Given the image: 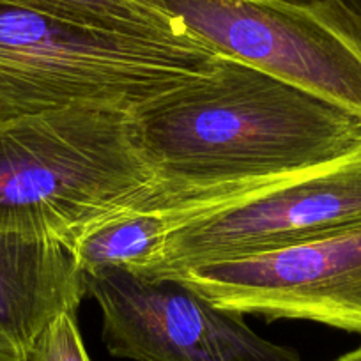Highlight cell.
Returning a JSON list of instances; mask_svg holds the SVG:
<instances>
[{
  "label": "cell",
  "mask_w": 361,
  "mask_h": 361,
  "mask_svg": "<svg viewBox=\"0 0 361 361\" xmlns=\"http://www.w3.org/2000/svg\"><path fill=\"white\" fill-rule=\"evenodd\" d=\"M156 190L133 209L186 216L331 163L361 116L234 59L133 110Z\"/></svg>",
  "instance_id": "1"
},
{
  "label": "cell",
  "mask_w": 361,
  "mask_h": 361,
  "mask_svg": "<svg viewBox=\"0 0 361 361\" xmlns=\"http://www.w3.org/2000/svg\"><path fill=\"white\" fill-rule=\"evenodd\" d=\"M154 190L128 110L73 105L0 126V232L69 248Z\"/></svg>",
  "instance_id": "2"
},
{
  "label": "cell",
  "mask_w": 361,
  "mask_h": 361,
  "mask_svg": "<svg viewBox=\"0 0 361 361\" xmlns=\"http://www.w3.org/2000/svg\"><path fill=\"white\" fill-rule=\"evenodd\" d=\"M193 37L90 30L0 0V126L98 105L128 112L213 69Z\"/></svg>",
  "instance_id": "3"
},
{
  "label": "cell",
  "mask_w": 361,
  "mask_h": 361,
  "mask_svg": "<svg viewBox=\"0 0 361 361\" xmlns=\"http://www.w3.org/2000/svg\"><path fill=\"white\" fill-rule=\"evenodd\" d=\"M216 55L361 116V13L343 0H151Z\"/></svg>",
  "instance_id": "4"
},
{
  "label": "cell",
  "mask_w": 361,
  "mask_h": 361,
  "mask_svg": "<svg viewBox=\"0 0 361 361\" xmlns=\"http://www.w3.org/2000/svg\"><path fill=\"white\" fill-rule=\"evenodd\" d=\"M169 224L161 250L138 276L176 279L204 264L356 227L361 225V145L310 172L213 209L169 218Z\"/></svg>",
  "instance_id": "5"
},
{
  "label": "cell",
  "mask_w": 361,
  "mask_h": 361,
  "mask_svg": "<svg viewBox=\"0 0 361 361\" xmlns=\"http://www.w3.org/2000/svg\"><path fill=\"white\" fill-rule=\"evenodd\" d=\"M172 280L234 314L310 321L361 335V225L204 264Z\"/></svg>",
  "instance_id": "6"
},
{
  "label": "cell",
  "mask_w": 361,
  "mask_h": 361,
  "mask_svg": "<svg viewBox=\"0 0 361 361\" xmlns=\"http://www.w3.org/2000/svg\"><path fill=\"white\" fill-rule=\"evenodd\" d=\"M98 303L103 342L133 361H301L300 354L257 335L245 315L224 310L179 280L145 279L128 269L83 273Z\"/></svg>",
  "instance_id": "7"
},
{
  "label": "cell",
  "mask_w": 361,
  "mask_h": 361,
  "mask_svg": "<svg viewBox=\"0 0 361 361\" xmlns=\"http://www.w3.org/2000/svg\"><path fill=\"white\" fill-rule=\"evenodd\" d=\"M87 296L71 250L0 232V361H29L41 333Z\"/></svg>",
  "instance_id": "8"
},
{
  "label": "cell",
  "mask_w": 361,
  "mask_h": 361,
  "mask_svg": "<svg viewBox=\"0 0 361 361\" xmlns=\"http://www.w3.org/2000/svg\"><path fill=\"white\" fill-rule=\"evenodd\" d=\"M169 228L161 211L121 209L80 232L69 250L82 273L128 269L138 275L159 253Z\"/></svg>",
  "instance_id": "9"
},
{
  "label": "cell",
  "mask_w": 361,
  "mask_h": 361,
  "mask_svg": "<svg viewBox=\"0 0 361 361\" xmlns=\"http://www.w3.org/2000/svg\"><path fill=\"white\" fill-rule=\"evenodd\" d=\"M9 4L90 30L126 36L190 37L180 23L151 0H4Z\"/></svg>",
  "instance_id": "10"
},
{
  "label": "cell",
  "mask_w": 361,
  "mask_h": 361,
  "mask_svg": "<svg viewBox=\"0 0 361 361\" xmlns=\"http://www.w3.org/2000/svg\"><path fill=\"white\" fill-rule=\"evenodd\" d=\"M29 361H90L80 335L76 314H61L48 324Z\"/></svg>",
  "instance_id": "11"
},
{
  "label": "cell",
  "mask_w": 361,
  "mask_h": 361,
  "mask_svg": "<svg viewBox=\"0 0 361 361\" xmlns=\"http://www.w3.org/2000/svg\"><path fill=\"white\" fill-rule=\"evenodd\" d=\"M333 361H361V345L357 347V349L350 350V353L343 354V356L336 357V360H333Z\"/></svg>",
  "instance_id": "12"
},
{
  "label": "cell",
  "mask_w": 361,
  "mask_h": 361,
  "mask_svg": "<svg viewBox=\"0 0 361 361\" xmlns=\"http://www.w3.org/2000/svg\"><path fill=\"white\" fill-rule=\"evenodd\" d=\"M347 6H350L353 9H356L357 13H361V0H343Z\"/></svg>",
  "instance_id": "13"
}]
</instances>
